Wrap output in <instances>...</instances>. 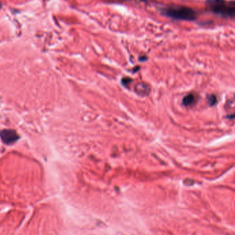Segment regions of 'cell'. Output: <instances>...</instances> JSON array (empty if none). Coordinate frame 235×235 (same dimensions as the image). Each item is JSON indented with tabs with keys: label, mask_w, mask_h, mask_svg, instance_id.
Instances as JSON below:
<instances>
[{
	"label": "cell",
	"mask_w": 235,
	"mask_h": 235,
	"mask_svg": "<svg viewBox=\"0 0 235 235\" xmlns=\"http://www.w3.org/2000/svg\"><path fill=\"white\" fill-rule=\"evenodd\" d=\"M207 5L213 13L224 18L234 19L235 16V3L225 0H207Z\"/></svg>",
	"instance_id": "cell-1"
},
{
	"label": "cell",
	"mask_w": 235,
	"mask_h": 235,
	"mask_svg": "<svg viewBox=\"0 0 235 235\" xmlns=\"http://www.w3.org/2000/svg\"><path fill=\"white\" fill-rule=\"evenodd\" d=\"M162 13L176 20L194 21L197 19L196 12L193 9L186 7H170L163 9Z\"/></svg>",
	"instance_id": "cell-2"
},
{
	"label": "cell",
	"mask_w": 235,
	"mask_h": 235,
	"mask_svg": "<svg viewBox=\"0 0 235 235\" xmlns=\"http://www.w3.org/2000/svg\"><path fill=\"white\" fill-rule=\"evenodd\" d=\"M0 137L4 143L7 144H12L17 141L19 135L13 130H3L0 132Z\"/></svg>",
	"instance_id": "cell-3"
},
{
	"label": "cell",
	"mask_w": 235,
	"mask_h": 235,
	"mask_svg": "<svg viewBox=\"0 0 235 235\" xmlns=\"http://www.w3.org/2000/svg\"><path fill=\"white\" fill-rule=\"evenodd\" d=\"M150 88L147 84L144 83H139L136 85L135 91L139 95H146L149 92Z\"/></svg>",
	"instance_id": "cell-4"
},
{
	"label": "cell",
	"mask_w": 235,
	"mask_h": 235,
	"mask_svg": "<svg viewBox=\"0 0 235 235\" xmlns=\"http://www.w3.org/2000/svg\"><path fill=\"white\" fill-rule=\"evenodd\" d=\"M196 102V97L193 94H189L183 99V103L186 106H192Z\"/></svg>",
	"instance_id": "cell-5"
},
{
	"label": "cell",
	"mask_w": 235,
	"mask_h": 235,
	"mask_svg": "<svg viewBox=\"0 0 235 235\" xmlns=\"http://www.w3.org/2000/svg\"><path fill=\"white\" fill-rule=\"evenodd\" d=\"M131 81H132V79H131L130 78L126 77V78L122 79L121 83H122V84H123L124 85H125V86H126V85H128V84H129Z\"/></svg>",
	"instance_id": "cell-6"
},
{
	"label": "cell",
	"mask_w": 235,
	"mask_h": 235,
	"mask_svg": "<svg viewBox=\"0 0 235 235\" xmlns=\"http://www.w3.org/2000/svg\"><path fill=\"white\" fill-rule=\"evenodd\" d=\"M216 101V97L215 95H211L209 97V103L211 105L215 104Z\"/></svg>",
	"instance_id": "cell-7"
},
{
	"label": "cell",
	"mask_w": 235,
	"mask_h": 235,
	"mask_svg": "<svg viewBox=\"0 0 235 235\" xmlns=\"http://www.w3.org/2000/svg\"><path fill=\"white\" fill-rule=\"evenodd\" d=\"M139 60L141 61V62H145V61L147 60V57H141L139 58Z\"/></svg>",
	"instance_id": "cell-8"
}]
</instances>
